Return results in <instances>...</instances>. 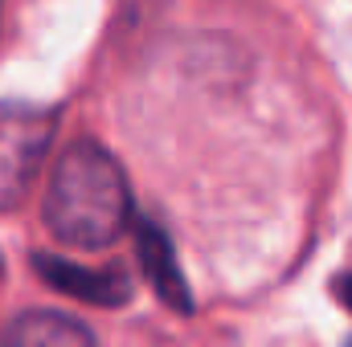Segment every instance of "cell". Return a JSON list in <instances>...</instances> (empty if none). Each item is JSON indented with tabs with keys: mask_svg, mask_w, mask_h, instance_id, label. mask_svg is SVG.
Masks as SVG:
<instances>
[{
	"mask_svg": "<svg viewBox=\"0 0 352 347\" xmlns=\"http://www.w3.org/2000/svg\"><path fill=\"white\" fill-rule=\"evenodd\" d=\"M135 258L144 265V278L148 286L160 294V302L168 311H180V315H192V290L176 265L173 241L164 237V229L156 221H140L135 225Z\"/></svg>",
	"mask_w": 352,
	"mask_h": 347,
	"instance_id": "cell-4",
	"label": "cell"
},
{
	"mask_svg": "<svg viewBox=\"0 0 352 347\" xmlns=\"http://www.w3.org/2000/svg\"><path fill=\"white\" fill-rule=\"evenodd\" d=\"M336 298H340V302L352 311V274H344V278L336 282Z\"/></svg>",
	"mask_w": 352,
	"mask_h": 347,
	"instance_id": "cell-6",
	"label": "cell"
},
{
	"mask_svg": "<svg viewBox=\"0 0 352 347\" xmlns=\"http://www.w3.org/2000/svg\"><path fill=\"white\" fill-rule=\"evenodd\" d=\"M4 347H98L87 323L62 311H25L8 323Z\"/></svg>",
	"mask_w": 352,
	"mask_h": 347,
	"instance_id": "cell-5",
	"label": "cell"
},
{
	"mask_svg": "<svg viewBox=\"0 0 352 347\" xmlns=\"http://www.w3.org/2000/svg\"><path fill=\"white\" fill-rule=\"evenodd\" d=\"M58 115L25 102H0V213L16 208L45 164Z\"/></svg>",
	"mask_w": 352,
	"mask_h": 347,
	"instance_id": "cell-2",
	"label": "cell"
},
{
	"mask_svg": "<svg viewBox=\"0 0 352 347\" xmlns=\"http://www.w3.org/2000/svg\"><path fill=\"white\" fill-rule=\"evenodd\" d=\"M33 270L54 290H62L78 302H90V307H123L131 298V278L119 270H90V265L54 258V254H33Z\"/></svg>",
	"mask_w": 352,
	"mask_h": 347,
	"instance_id": "cell-3",
	"label": "cell"
},
{
	"mask_svg": "<svg viewBox=\"0 0 352 347\" xmlns=\"http://www.w3.org/2000/svg\"><path fill=\"white\" fill-rule=\"evenodd\" d=\"M41 217L50 233L74 250L115 246L131 225V188L123 164L90 139L70 143L50 172Z\"/></svg>",
	"mask_w": 352,
	"mask_h": 347,
	"instance_id": "cell-1",
	"label": "cell"
}]
</instances>
